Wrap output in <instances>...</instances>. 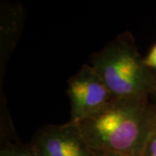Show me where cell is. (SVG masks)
<instances>
[{"label": "cell", "mask_w": 156, "mask_h": 156, "mask_svg": "<svg viewBox=\"0 0 156 156\" xmlns=\"http://www.w3.org/2000/svg\"><path fill=\"white\" fill-rule=\"evenodd\" d=\"M156 123V106L148 99L113 98L77 123L94 152L141 156Z\"/></svg>", "instance_id": "1"}, {"label": "cell", "mask_w": 156, "mask_h": 156, "mask_svg": "<svg viewBox=\"0 0 156 156\" xmlns=\"http://www.w3.org/2000/svg\"><path fill=\"white\" fill-rule=\"evenodd\" d=\"M90 62L114 98L148 99L155 89L156 75L140 56L129 31L93 54Z\"/></svg>", "instance_id": "2"}, {"label": "cell", "mask_w": 156, "mask_h": 156, "mask_svg": "<svg viewBox=\"0 0 156 156\" xmlns=\"http://www.w3.org/2000/svg\"><path fill=\"white\" fill-rule=\"evenodd\" d=\"M68 96L70 101L69 122L78 123L98 111L114 98L91 65L84 64L69 78Z\"/></svg>", "instance_id": "3"}, {"label": "cell", "mask_w": 156, "mask_h": 156, "mask_svg": "<svg viewBox=\"0 0 156 156\" xmlns=\"http://www.w3.org/2000/svg\"><path fill=\"white\" fill-rule=\"evenodd\" d=\"M38 156H93L94 151L77 123L47 125L39 129L30 143Z\"/></svg>", "instance_id": "4"}, {"label": "cell", "mask_w": 156, "mask_h": 156, "mask_svg": "<svg viewBox=\"0 0 156 156\" xmlns=\"http://www.w3.org/2000/svg\"><path fill=\"white\" fill-rule=\"evenodd\" d=\"M0 156H38V154L34 150L31 144L10 143L1 148Z\"/></svg>", "instance_id": "5"}, {"label": "cell", "mask_w": 156, "mask_h": 156, "mask_svg": "<svg viewBox=\"0 0 156 156\" xmlns=\"http://www.w3.org/2000/svg\"><path fill=\"white\" fill-rule=\"evenodd\" d=\"M141 156H156V123L146 142Z\"/></svg>", "instance_id": "6"}, {"label": "cell", "mask_w": 156, "mask_h": 156, "mask_svg": "<svg viewBox=\"0 0 156 156\" xmlns=\"http://www.w3.org/2000/svg\"><path fill=\"white\" fill-rule=\"evenodd\" d=\"M144 62L152 70L156 69V44L151 48L147 56L144 57Z\"/></svg>", "instance_id": "7"}, {"label": "cell", "mask_w": 156, "mask_h": 156, "mask_svg": "<svg viewBox=\"0 0 156 156\" xmlns=\"http://www.w3.org/2000/svg\"><path fill=\"white\" fill-rule=\"evenodd\" d=\"M93 156H123L119 154H115V153H111V152H105V151H97V152H94Z\"/></svg>", "instance_id": "8"}, {"label": "cell", "mask_w": 156, "mask_h": 156, "mask_svg": "<svg viewBox=\"0 0 156 156\" xmlns=\"http://www.w3.org/2000/svg\"><path fill=\"white\" fill-rule=\"evenodd\" d=\"M151 96L153 97V99H154V104L156 106V88L154 90V92H153V94H152Z\"/></svg>", "instance_id": "9"}]
</instances>
